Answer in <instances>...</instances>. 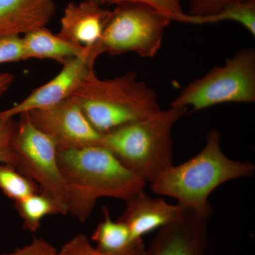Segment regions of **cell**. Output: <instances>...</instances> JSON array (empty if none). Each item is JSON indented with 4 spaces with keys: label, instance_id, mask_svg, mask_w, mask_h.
I'll list each match as a JSON object with an SVG mask.
<instances>
[{
    "label": "cell",
    "instance_id": "cell-8",
    "mask_svg": "<svg viewBox=\"0 0 255 255\" xmlns=\"http://www.w3.org/2000/svg\"><path fill=\"white\" fill-rule=\"evenodd\" d=\"M31 123L50 137L58 150L101 145L102 134L90 123L74 97L27 112Z\"/></svg>",
    "mask_w": 255,
    "mask_h": 255
},
{
    "label": "cell",
    "instance_id": "cell-7",
    "mask_svg": "<svg viewBox=\"0 0 255 255\" xmlns=\"http://www.w3.org/2000/svg\"><path fill=\"white\" fill-rule=\"evenodd\" d=\"M16 122L12 145L20 173L36 183L54 201L60 215L68 214L66 189L54 142L31 123L27 113Z\"/></svg>",
    "mask_w": 255,
    "mask_h": 255
},
{
    "label": "cell",
    "instance_id": "cell-21",
    "mask_svg": "<svg viewBox=\"0 0 255 255\" xmlns=\"http://www.w3.org/2000/svg\"><path fill=\"white\" fill-rule=\"evenodd\" d=\"M16 122L14 119H0V163L16 167V157L12 140Z\"/></svg>",
    "mask_w": 255,
    "mask_h": 255
},
{
    "label": "cell",
    "instance_id": "cell-24",
    "mask_svg": "<svg viewBox=\"0 0 255 255\" xmlns=\"http://www.w3.org/2000/svg\"><path fill=\"white\" fill-rule=\"evenodd\" d=\"M58 251L43 238H34L28 244L1 255H57Z\"/></svg>",
    "mask_w": 255,
    "mask_h": 255
},
{
    "label": "cell",
    "instance_id": "cell-15",
    "mask_svg": "<svg viewBox=\"0 0 255 255\" xmlns=\"http://www.w3.org/2000/svg\"><path fill=\"white\" fill-rule=\"evenodd\" d=\"M103 220L92 236V240L99 251L108 254H120L130 249L138 241H132L130 231L125 223L119 220H112L107 207L103 208Z\"/></svg>",
    "mask_w": 255,
    "mask_h": 255
},
{
    "label": "cell",
    "instance_id": "cell-22",
    "mask_svg": "<svg viewBox=\"0 0 255 255\" xmlns=\"http://www.w3.org/2000/svg\"><path fill=\"white\" fill-rule=\"evenodd\" d=\"M246 0H188L187 14L191 17H204L219 12L225 7Z\"/></svg>",
    "mask_w": 255,
    "mask_h": 255
},
{
    "label": "cell",
    "instance_id": "cell-2",
    "mask_svg": "<svg viewBox=\"0 0 255 255\" xmlns=\"http://www.w3.org/2000/svg\"><path fill=\"white\" fill-rule=\"evenodd\" d=\"M219 130H209L206 143L194 157L179 165H172L151 184L158 195L169 196L178 205L199 217L209 220L213 209L209 196L225 183L254 175L255 167L250 162L229 158L221 148Z\"/></svg>",
    "mask_w": 255,
    "mask_h": 255
},
{
    "label": "cell",
    "instance_id": "cell-9",
    "mask_svg": "<svg viewBox=\"0 0 255 255\" xmlns=\"http://www.w3.org/2000/svg\"><path fill=\"white\" fill-rule=\"evenodd\" d=\"M82 56L64 64L59 73L9 109L0 112V119H14L20 114L46 108L59 103L72 96L82 82L95 72V63L98 57L87 48Z\"/></svg>",
    "mask_w": 255,
    "mask_h": 255
},
{
    "label": "cell",
    "instance_id": "cell-6",
    "mask_svg": "<svg viewBox=\"0 0 255 255\" xmlns=\"http://www.w3.org/2000/svg\"><path fill=\"white\" fill-rule=\"evenodd\" d=\"M171 21L165 15L142 3H119L112 10L105 31L92 49L99 57L103 53H133L141 58H152L160 49L164 31Z\"/></svg>",
    "mask_w": 255,
    "mask_h": 255
},
{
    "label": "cell",
    "instance_id": "cell-23",
    "mask_svg": "<svg viewBox=\"0 0 255 255\" xmlns=\"http://www.w3.org/2000/svg\"><path fill=\"white\" fill-rule=\"evenodd\" d=\"M26 60L22 37L9 36L0 38V64Z\"/></svg>",
    "mask_w": 255,
    "mask_h": 255
},
{
    "label": "cell",
    "instance_id": "cell-10",
    "mask_svg": "<svg viewBox=\"0 0 255 255\" xmlns=\"http://www.w3.org/2000/svg\"><path fill=\"white\" fill-rule=\"evenodd\" d=\"M208 221L184 210L179 219L158 230L145 255H206Z\"/></svg>",
    "mask_w": 255,
    "mask_h": 255
},
{
    "label": "cell",
    "instance_id": "cell-20",
    "mask_svg": "<svg viewBox=\"0 0 255 255\" xmlns=\"http://www.w3.org/2000/svg\"><path fill=\"white\" fill-rule=\"evenodd\" d=\"M131 1L142 3L157 10L171 20L177 22H190V16L182 9L181 0H107L106 4L112 5Z\"/></svg>",
    "mask_w": 255,
    "mask_h": 255
},
{
    "label": "cell",
    "instance_id": "cell-13",
    "mask_svg": "<svg viewBox=\"0 0 255 255\" xmlns=\"http://www.w3.org/2000/svg\"><path fill=\"white\" fill-rule=\"evenodd\" d=\"M55 12L53 0H0V38L45 27Z\"/></svg>",
    "mask_w": 255,
    "mask_h": 255
},
{
    "label": "cell",
    "instance_id": "cell-26",
    "mask_svg": "<svg viewBox=\"0 0 255 255\" xmlns=\"http://www.w3.org/2000/svg\"><path fill=\"white\" fill-rule=\"evenodd\" d=\"M88 1H93V2L97 3L100 5H104L107 3V0H88Z\"/></svg>",
    "mask_w": 255,
    "mask_h": 255
},
{
    "label": "cell",
    "instance_id": "cell-19",
    "mask_svg": "<svg viewBox=\"0 0 255 255\" xmlns=\"http://www.w3.org/2000/svg\"><path fill=\"white\" fill-rule=\"evenodd\" d=\"M146 247L142 240L137 241L130 249L120 254H108L92 246L88 238L78 234L65 243L57 255H145Z\"/></svg>",
    "mask_w": 255,
    "mask_h": 255
},
{
    "label": "cell",
    "instance_id": "cell-14",
    "mask_svg": "<svg viewBox=\"0 0 255 255\" xmlns=\"http://www.w3.org/2000/svg\"><path fill=\"white\" fill-rule=\"evenodd\" d=\"M22 41L26 60L48 59L62 65L85 55L88 49L63 39L46 26L23 35Z\"/></svg>",
    "mask_w": 255,
    "mask_h": 255
},
{
    "label": "cell",
    "instance_id": "cell-5",
    "mask_svg": "<svg viewBox=\"0 0 255 255\" xmlns=\"http://www.w3.org/2000/svg\"><path fill=\"white\" fill-rule=\"evenodd\" d=\"M255 102V50L236 52L224 65L211 68L201 78L184 87L171 103L172 107L198 112L226 103Z\"/></svg>",
    "mask_w": 255,
    "mask_h": 255
},
{
    "label": "cell",
    "instance_id": "cell-4",
    "mask_svg": "<svg viewBox=\"0 0 255 255\" xmlns=\"http://www.w3.org/2000/svg\"><path fill=\"white\" fill-rule=\"evenodd\" d=\"M90 123L106 133L152 115L161 110L155 90L128 72L112 78L101 79L92 73L74 92Z\"/></svg>",
    "mask_w": 255,
    "mask_h": 255
},
{
    "label": "cell",
    "instance_id": "cell-1",
    "mask_svg": "<svg viewBox=\"0 0 255 255\" xmlns=\"http://www.w3.org/2000/svg\"><path fill=\"white\" fill-rule=\"evenodd\" d=\"M58 160L66 189L68 214L80 222L91 216L100 198L126 201L147 184L101 145L58 150Z\"/></svg>",
    "mask_w": 255,
    "mask_h": 255
},
{
    "label": "cell",
    "instance_id": "cell-12",
    "mask_svg": "<svg viewBox=\"0 0 255 255\" xmlns=\"http://www.w3.org/2000/svg\"><path fill=\"white\" fill-rule=\"evenodd\" d=\"M111 14L112 10L88 0L70 3L60 20L58 36L77 46L90 48L100 39Z\"/></svg>",
    "mask_w": 255,
    "mask_h": 255
},
{
    "label": "cell",
    "instance_id": "cell-25",
    "mask_svg": "<svg viewBox=\"0 0 255 255\" xmlns=\"http://www.w3.org/2000/svg\"><path fill=\"white\" fill-rule=\"evenodd\" d=\"M12 73H0V98L8 91L14 81Z\"/></svg>",
    "mask_w": 255,
    "mask_h": 255
},
{
    "label": "cell",
    "instance_id": "cell-3",
    "mask_svg": "<svg viewBox=\"0 0 255 255\" xmlns=\"http://www.w3.org/2000/svg\"><path fill=\"white\" fill-rule=\"evenodd\" d=\"M187 111L172 106L161 109L149 117L102 134L101 145L151 184L174 165L172 130Z\"/></svg>",
    "mask_w": 255,
    "mask_h": 255
},
{
    "label": "cell",
    "instance_id": "cell-17",
    "mask_svg": "<svg viewBox=\"0 0 255 255\" xmlns=\"http://www.w3.org/2000/svg\"><path fill=\"white\" fill-rule=\"evenodd\" d=\"M226 21L239 23L252 36H255V0H246L228 5L211 16L198 18L190 16L191 24L202 25Z\"/></svg>",
    "mask_w": 255,
    "mask_h": 255
},
{
    "label": "cell",
    "instance_id": "cell-16",
    "mask_svg": "<svg viewBox=\"0 0 255 255\" xmlns=\"http://www.w3.org/2000/svg\"><path fill=\"white\" fill-rule=\"evenodd\" d=\"M14 209L22 219L23 229L31 233L41 228L42 221L47 216L60 214L54 201L42 192L14 202Z\"/></svg>",
    "mask_w": 255,
    "mask_h": 255
},
{
    "label": "cell",
    "instance_id": "cell-11",
    "mask_svg": "<svg viewBox=\"0 0 255 255\" xmlns=\"http://www.w3.org/2000/svg\"><path fill=\"white\" fill-rule=\"evenodd\" d=\"M127 206L119 221L127 225L133 241L179 219L184 209L160 198L140 191L126 201Z\"/></svg>",
    "mask_w": 255,
    "mask_h": 255
},
{
    "label": "cell",
    "instance_id": "cell-18",
    "mask_svg": "<svg viewBox=\"0 0 255 255\" xmlns=\"http://www.w3.org/2000/svg\"><path fill=\"white\" fill-rule=\"evenodd\" d=\"M0 190L14 202L41 192L36 183L20 173L14 166L0 163Z\"/></svg>",
    "mask_w": 255,
    "mask_h": 255
}]
</instances>
